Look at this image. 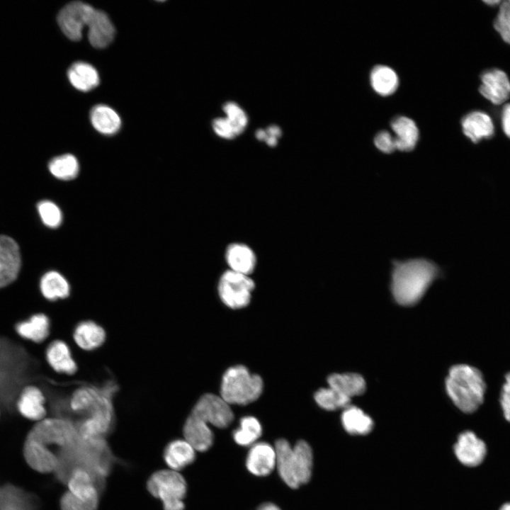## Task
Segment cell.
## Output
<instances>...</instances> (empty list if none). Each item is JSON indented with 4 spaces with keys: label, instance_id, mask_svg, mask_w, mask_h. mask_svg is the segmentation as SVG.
<instances>
[{
    "label": "cell",
    "instance_id": "36",
    "mask_svg": "<svg viewBox=\"0 0 510 510\" xmlns=\"http://www.w3.org/2000/svg\"><path fill=\"white\" fill-rule=\"evenodd\" d=\"M317 404L324 409L333 411L350 405L351 399L346 397L330 387L321 388L314 394Z\"/></svg>",
    "mask_w": 510,
    "mask_h": 510
},
{
    "label": "cell",
    "instance_id": "31",
    "mask_svg": "<svg viewBox=\"0 0 510 510\" xmlns=\"http://www.w3.org/2000/svg\"><path fill=\"white\" fill-rule=\"evenodd\" d=\"M295 472L299 485L310 480L312 470V451L307 442L300 440L293 447Z\"/></svg>",
    "mask_w": 510,
    "mask_h": 510
},
{
    "label": "cell",
    "instance_id": "23",
    "mask_svg": "<svg viewBox=\"0 0 510 510\" xmlns=\"http://www.w3.org/2000/svg\"><path fill=\"white\" fill-rule=\"evenodd\" d=\"M395 133L396 149L409 152L414 149L419 140V132L415 122L403 115L397 116L390 123Z\"/></svg>",
    "mask_w": 510,
    "mask_h": 510
},
{
    "label": "cell",
    "instance_id": "13",
    "mask_svg": "<svg viewBox=\"0 0 510 510\" xmlns=\"http://www.w3.org/2000/svg\"><path fill=\"white\" fill-rule=\"evenodd\" d=\"M45 396L37 386L27 385L21 391L16 401V408L24 418L36 423L44 419L47 414Z\"/></svg>",
    "mask_w": 510,
    "mask_h": 510
},
{
    "label": "cell",
    "instance_id": "3",
    "mask_svg": "<svg viewBox=\"0 0 510 510\" xmlns=\"http://www.w3.org/2000/svg\"><path fill=\"white\" fill-rule=\"evenodd\" d=\"M439 274L438 266L425 259L395 261L391 280L394 299L404 306L416 304Z\"/></svg>",
    "mask_w": 510,
    "mask_h": 510
},
{
    "label": "cell",
    "instance_id": "7",
    "mask_svg": "<svg viewBox=\"0 0 510 510\" xmlns=\"http://www.w3.org/2000/svg\"><path fill=\"white\" fill-rule=\"evenodd\" d=\"M147 489L162 501L164 510H184L187 483L178 471L169 469L153 472L147 480Z\"/></svg>",
    "mask_w": 510,
    "mask_h": 510
},
{
    "label": "cell",
    "instance_id": "25",
    "mask_svg": "<svg viewBox=\"0 0 510 510\" xmlns=\"http://www.w3.org/2000/svg\"><path fill=\"white\" fill-rule=\"evenodd\" d=\"M274 448L276 453V467L280 477L289 487L293 489L299 487L295 472L293 447L287 440L280 438L276 441Z\"/></svg>",
    "mask_w": 510,
    "mask_h": 510
},
{
    "label": "cell",
    "instance_id": "14",
    "mask_svg": "<svg viewBox=\"0 0 510 510\" xmlns=\"http://www.w3.org/2000/svg\"><path fill=\"white\" fill-rule=\"evenodd\" d=\"M276 466L275 448L267 442L255 443L251 446L246 458V467L252 475L265 477Z\"/></svg>",
    "mask_w": 510,
    "mask_h": 510
},
{
    "label": "cell",
    "instance_id": "33",
    "mask_svg": "<svg viewBox=\"0 0 510 510\" xmlns=\"http://www.w3.org/2000/svg\"><path fill=\"white\" fill-rule=\"evenodd\" d=\"M341 421L346 431L351 434H367L373 426V422L369 416L361 409L351 405L344 409Z\"/></svg>",
    "mask_w": 510,
    "mask_h": 510
},
{
    "label": "cell",
    "instance_id": "37",
    "mask_svg": "<svg viewBox=\"0 0 510 510\" xmlns=\"http://www.w3.org/2000/svg\"><path fill=\"white\" fill-rule=\"evenodd\" d=\"M37 210L42 222L47 227L56 228L61 225L62 213L59 207L52 201H40L37 205Z\"/></svg>",
    "mask_w": 510,
    "mask_h": 510
},
{
    "label": "cell",
    "instance_id": "35",
    "mask_svg": "<svg viewBox=\"0 0 510 510\" xmlns=\"http://www.w3.org/2000/svg\"><path fill=\"white\" fill-rule=\"evenodd\" d=\"M48 169L57 178L69 181L78 175L79 164L74 155L65 154L52 159L48 164Z\"/></svg>",
    "mask_w": 510,
    "mask_h": 510
},
{
    "label": "cell",
    "instance_id": "16",
    "mask_svg": "<svg viewBox=\"0 0 510 510\" xmlns=\"http://www.w3.org/2000/svg\"><path fill=\"white\" fill-rule=\"evenodd\" d=\"M225 258L229 270L236 273L250 276L256 266L255 252L244 243L230 244L225 249Z\"/></svg>",
    "mask_w": 510,
    "mask_h": 510
},
{
    "label": "cell",
    "instance_id": "40",
    "mask_svg": "<svg viewBox=\"0 0 510 510\" xmlns=\"http://www.w3.org/2000/svg\"><path fill=\"white\" fill-rule=\"evenodd\" d=\"M99 501H84L70 492H64L60 501L61 510H97Z\"/></svg>",
    "mask_w": 510,
    "mask_h": 510
},
{
    "label": "cell",
    "instance_id": "41",
    "mask_svg": "<svg viewBox=\"0 0 510 510\" xmlns=\"http://www.w3.org/2000/svg\"><path fill=\"white\" fill-rule=\"evenodd\" d=\"M374 144L383 153L390 154L396 149L394 136L387 130L377 133L374 138Z\"/></svg>",
    "mask_w": 510,
    "mask_h": 510
},
{
    "label": "cell",
    "instance_id": "45",
    "mask_svg": "<svg viewBox=\"0 0 510 510\" xmlns=\"http://www.w3.org/2000/svg\"><path fill=\"white\" fill-rule=\"evenodd\" d=\"M501 119L502 130L504 134L510 138V103L503 107Z\"/></svg>",
    "mask_w": 510,
    "mask_h": 510
},
{
    "label": "cell",
    "instance_id": "17",
    "mask_svg": "<svg viewBox=\"0 0 510 510\" xmlns=\"http://www.w3.org/2000/svg\"><path fill=\"white\" fill-rule=\"evenodd\" d=\"M183 433L184 439L199 452L208 450L214 441V434L209 425L201 419L190 414L186 419Z\"/></svg>",
    "mask_w": 510,
    "mask_h": 510
},
{
    "label": "cell",
    "instance_id": "21",
    "mask_svg": "<svg viewBox=\"0 0 510 510\" xmlns=\"http://www.w3.org/2000/svg\"><path fill=\"white\" fill-rule=\"evenodd\" d=\"M15 330L22 339L39 344L44 341L50 332V320L44 313H36L16 323Z\"/></svg>",
    "mask_w": 510,
    "mask_h": 510
},
{
    "label": "cell",
    "instance_id": "42",
    "mask_svg": "<svg viewBox=\"0 0 510 510\" xmlns=\"http://www.w3.org/2000/svg\"><path fill=\"white\" fill-rule=\"evenodd\" d=\"M212 127L215 132L220 137L232 140L238 136L234 128L226 118H219L214 120Z\"/></svg>",
    "mask_w": 510,
    "mask_h": 510
},
{
    "label": "cell",
    "instance_id": "38",
    "mask_svg": "<svg viewBox=\"0 0 510 510\" xmlns=\"http://www.w3.org/2000/svg\"><path fill=\"white\" fill-rule=\"evenodd\" d=\"M494 27L502 39L510 45V0L501 1L494 20Z\"/></svg>",
    "mask_w": 510,
    "mask_h": 510
},
{
    "label": "cell",
    "instance_id": "18",
    "mask_svg": "<svg viewBox=\"0 0 510 510\" xmlns=\"http://www.w3.org/2000/svg\"><path fill=\"white\" fill-rule=\"evenodd\" d=\"M87 27L89 41L96 48L106 47L114 38L115 28L109 17L102 11L95 9Z\"/></svg>",
    "mask_w": 510,
    "mask_h": 510
},
{
    "label": "cell",
    "instance_id": "8",
    "mask_svg": "<svg viewBox=\"0 0 510 510\" xmlns=\"http://www.w3.org/2000/svg\"><path fill=\"white\" fill-rule=\"evenodd\" d=\"M254 288L255 283L250 276L227 269L220 277L217 293L227 307L237 310L249 304Z\"/></svg>",
    "mask_w": 510,
    "mask_h": 510
},
{
    "label": "cell",
    "instance_id": "20",
    "mask_svg": "<svg viewBox=\"0 0 510 510\" xmlns=\"http://www.w3.org/2000/svg\"><path fill=\"white\" fill-rule=\"evenodd\" d=\"M45 358L49 366L57 373L72 375L77 370L69 346L62 340H55L48 345Z\"/></svg>",
    "mask_w": 510,
    "mask_h": 510
},
{
    "label": "cell",
    "instance_id": "19",
    "mask_svg": "<svg viewBox=\"0 0 510 510\" xmlns=\"http://www.w3.org/2000/svg\"><path fill=\"white\" fill-rule=\"evenodd\" d=\"M464 135L474 143L492 137L494 126L489 115L475 110L465 115L461 120Z\"/></svg>",
    "mask_w": 510,
    "mask_h": 510
},
{
    "label": "cell",
    "instance_id": "15",
    "mask_svg": "<svg viewBox=\"0 0 510 510\" xmlns=\"http://www.w3.org/2000/svg\"><path fill=\"white\" fill-rule=\"evenodd\" d=\"M454 451L458 460L465 465H479L487 453L486 445L475 433L467 431L458 436L454 446Z\"/></svg>",
    "mask_w": 510,
    "mask_h": 510
},
{
    "label": "cell",
    "instance_id": "34",
    "mask_svg": "<svg viewBox=\"0 0 510 510\" xmlns=\"http://www.w3.org/2000/svg\"><path fill=\"white\" fill-rule=\"evenodd\" d=\"M261 434L260 421L254 416H246L240 419L239 427L233 431L232 436L238 445L249 446L256 443Z\"/></svg>",
    "mask_w": 510,
    "mask_h": 510
},
{
    "label": "cell",
    "instance_id": "43",
    "mask_svg": "<svg viewBox=\"0 0 510 510\" xmlns=\"http://www.w3.org/2000/svg\"><path fill=\"white\" fill-rule=\"evenodd\" d=\"M500 404L505 419L510 422V372L505 375L500 394Z\"/></svg>",
    "mask_w": 510,
    "mask_h": 510
},
{
    "label": "cell",
    "instance_id": "47",
    "mask_svg": "<svg viewBox=\"0 0 510 510\" xmlns=\"http://www.w3.org/2000/svg\"><path fill=\"white\" fill-rule=\"evenodd\" d=\"M484 3H486L487 4H489V5H490V6L492 5V4H493L494 6H495V5H497V4H499V5L500 3H501V1H484Z\"/></svg>",
    "mask_w": 510,
    "mask_h": 510
},
{
    "label": "cell",
    "instance_id": "29",
    "mask_svg": "<svg viewBox=\"0 0 510 510\" xmlns=\"http://www.w3.org/2000/svg\"><path fill=\"white\" fill-rule=\"evenodd\" d=\"M327 382L329 387L349 399L366 390L363 378L357 373H334L329 376Z\"/></svg>",
    "mask_w": 510,
    "mask_h": 510
},
{
    "label": "cell",
    "instance_id": "12",
    "mask_svg": "<svg viewBox=\"0 0 510 510\" xmlns=\"http://www.w3.org/2000/svg\"><path fill=\"white\" fill-rule=\"evenodd\" d=\"M479 91L494 105L505 103L510 97V81L507 74L499 69L484 72L480 77Z\"/></svg>",
    "mask_w": 510,
    "mask_h": 510
},
{
    "label": "cell",
    "instance_id": "44",
    "mask_svg": "<svg viewBox=\"0 0 510 510\" xmlns=\"http://www.w3.org/2000/svg\"><path fill=\"white\" fill-rule=\"evenodd\" d=\"M280 129L276 125H271L264 130V136L263 141L271 147L276 146L278 142V138L280 136Z\"/></svg>",
    "mask_w": 510,
    "mask_h": 510
},
{
    "label": "cell",
    "instance_id": "48",
    "mask_svg": "<svg viewBox=\"0 0 510 510\" xmlns=\"http://www.w3.org/2000/svg\"><path fill=\"white\" fill-rule=\"evenodd\" d=\"M500 510H510V502L504 504L500 509Z\"/></svg>",
    "mask_w": 510,
    "mask_h": 510
},
{
    "label": "cell",
    "instance_id": "4",
    "mask_svg": "<svg viewBox=\"0 0 510 510\" xmlns=\"http://www.w3.org/2000/svg\"><path fill=\"white\" fill-rule=\"evenodd\" d=\"M446 390L459 409L465 413H472L484 401L486 383L482 373L477 368L458 364L449 370Z\"/></svg>",
    "mask_w": 510,
    "mask_h": 510
},
{
    "label": "cell",
    "instance_id": "1",
    "mask_svg": "<svg viewBox=\"0 0 510 510\" xmlns=\"http://www.w3.org/2000/svg\"><path fill=\"white\" fill-rule=\"evenodd\" d=\"M117 390L113 382L101 387L84 385L76 388L69 402L68 419L76 425L81 438H105L114 425L113 397Z\"/></svg>",
    "mask_w": 510,
    "mask_h": 510
},
{
    "label": "cell",
    "instance_id": "11",
    "mask_svg": "<svg viewBox=\"0 0 510 510\" xmlns=\"http://www.w3.org/2000/svg\"><path fill=\"white\" fill-rule=\"evenodd\" d=\"M21 266V253L16 242L8 236L0 235V289L16 280Z\"/></svg>",
    "mask_w": 510,
    "mask_h": 510
},
{
    "label": "cell",
    "instance_id": "2",
    "mask_svg": "<svg viewBox=\"0 0 510 510\" xmlns=\"http://www.w3.org/2000/svg\"><path fill=\"white\" fill-rule=\"evenodd\" d=\"M57 458L55 473L59 481L67 484L74 470L84 469L94 477L101 495L106 489V479L118 460L105 438H84L79 436L74 444L60 449Z\"/></svg>",
    "mask_w": 510,
    "mask_h": 510
},
{
    "label": "cell",
    "instance_id": "46",
    "mask_svg": "<svg viewBox=\"0 0 510 510\" xmlns=\"http://www.w3.org/2000/svg\"><path fill=\"white\" fill-rule=\"evenodd\" d=\"M258 510H280V509L273 503L266 502L261 504Z\"/></svg>",
    "mask_w": 510,
    "mask_h": 510
},
{
    "label": "cell",
    "instance_id": "27",
    "mask_svg": "<svg viewBox=\"0 0 510 510\" xmlns=\"http://www.w3.org/2000/svg\"><path fill=\"white\" fill-rule=\"evenodd\" d=\"M67 76L71 84L81 91L94 89L100 80L96 69L84 62L73 63L68 69Z\"/></svg>",
    "mask_w": 510,
    "mask_h": 510
},
{
    "label": "cell",
    "instance_id": "10",
    "mask_svg": "<svg viewBox=\"0 0 510 510\" xmlns=\"http://www.w3.org/2000/svg\"><path fill=\"white\" fill-rule=\"evenodd\" d=\"M94 11L91 6L84 2H70L58 13L57 22L60 29L71 40H80L82 30L87 26Z\"/></svg>",
    "mask_w": 510,
    "mask_h": 510
},
{
    "label": "cell",
    "instance_id": "39",
    "mask_svg": "<svg viewBox=\"0 0 510 510\" xmlns=\"http://www.w3.org/2000/svg\"><path fill=\"white\" fill-rule=\"evenodd\" d=\"M226 118L234 128L237 135H240L247 125L248 118L243 110L237 103L228 102L223 107Z\"/></svg>",
    "mask_w": 510,
    "mask_h": 510
},
{
    "label": "cell",
    "instance_id": "5",
    "mask_svg": "<svg viewBox=\"0 0 510 510\" xmlns=\"http://www.w3.org/2000/svg\"><path fill=\"white\" fill-rule=\"evenodd\" d=\"M263 387V380L259 375L251 373L242 365H237L225 372L220 396L230 405H246L261 396Z\"/></svg>",
    "mask_w": 510,
    "mask_h": 510
},
{
    "label": "cell",
    "instance_id": "30",
    "mask_svg": "<svg viewBox=\"0 0 510 510\" xmlns=\"http://www.w3.org/2000/svg\"><path fill=\"white\" fill-rule=\"evenodd\" d=\"M40 289L42 296L50 301L67 298L70 293L67 280L60 273L53 271L42 276Z\"/></svg>",
    "mask_w": 510,
    "mask_h": 510
},
{
    "label": "cell",
    "instance_id": "28",
    "mask_svg": "<svg viewBox=\"0 0 510 510\" xmlns=\"http://www.w3.org/2000/svg\"><path fill=\"white\" fill-rule=\"evenodd\" d=\"M90 120L97 131L106 135L115 134L121 126V120L118 113L109 106L102 104L92 108Z\"/></svg>",
    "mask_w": 510,
    "mask_h": 510
},
{
    "label": "cell",
    "instance_id": "24",
    "mask_svg": "<svg viewBox=\"0 0 510 510\" xmlns=\"http://www.w3.org/2000/svg\"><path fill=\"white\" fill-rule=\"evenodd\" d=\"M66 484L69 492L84 501H99L101 496L94 477L84 469L74 470Z\"/></svg>",
    "mask_w": 510,
    "mask_h": 510
},
{
    "label": "cell",
    "instance_id": "32",
    "mask_svg": "<svg viewBox=\"0 0 510 510\" xmlns=\"http://www.w3.org/2000/svg\"><path fill=\"white\" fill-rule=\"evenodd\" d=\"M370 82L372 88L378 94L387 96L397 90L399 79L397 73L392 68L379 64L372 69Z\"/></svg>",
    "mask_w": 510,
    "mask_h": 510
},
{
    "label": "cell",
    "instance_id": "6",
    "mask_svg": "<svg viewBox=\"0 0 510 510\" xmlns=\"http://www.w3.org/2000/svg\"><path fill=\"white\" fill-rule=\"evenodd\" d=\"M78 438L79 432L75 424L69 419L56 416L37 422L28 432L26 441L55 453L52 448H57L59 451L72 446Z\"/></svg>",
    "mask_w": 510,
    "mask_h": 510
},
{
    "label": "cell",
    "instance_id": "22",
    "mask_svg": "<svg viewBox=\"0 0 510 510\" xmlns=\"http://www.w3.org/2000/svg\"><path fill=\"white\" fill-rule=\"evenodd\" d=\"M196 451L185 439H175L164 448L163 458L170 470L178 472L193 463Z\"/></svg>",
    "mask_w": 510,
    "mask_h": 510
},
{
    "label": "cell",
    "instance_id": "9",
    "mask_svg": "<svg viewBox=\"0 0 510 510\" xmlns=\"http://www.w3.org/2000/svg\"><path fill=\"white\" fill-rule=\"evenodd\" d=\"M191 414L220 429L227 427L234 419L230 404L221 396L212 393L201 396Z\"/></svg>",
    "mask_w": 510,
    "mask_h": 510
},
{
    "label": "cell",
    "instance_id": "26",
    "mask_svg": "<svg viewBox=\"0 0 510 510\" xmlns=\"http://www.w3.org/2000/svg\"><path fill=\"white\" fill-rule=\"evenodd\" d=\"M73 338L79 348L85 351H92L104 343L106 334L104 329L99 324L91 320H86L76 326Z\"/></svg>",
    "mask_w": 510,
    "mask_h": 510
}]
</instances>
